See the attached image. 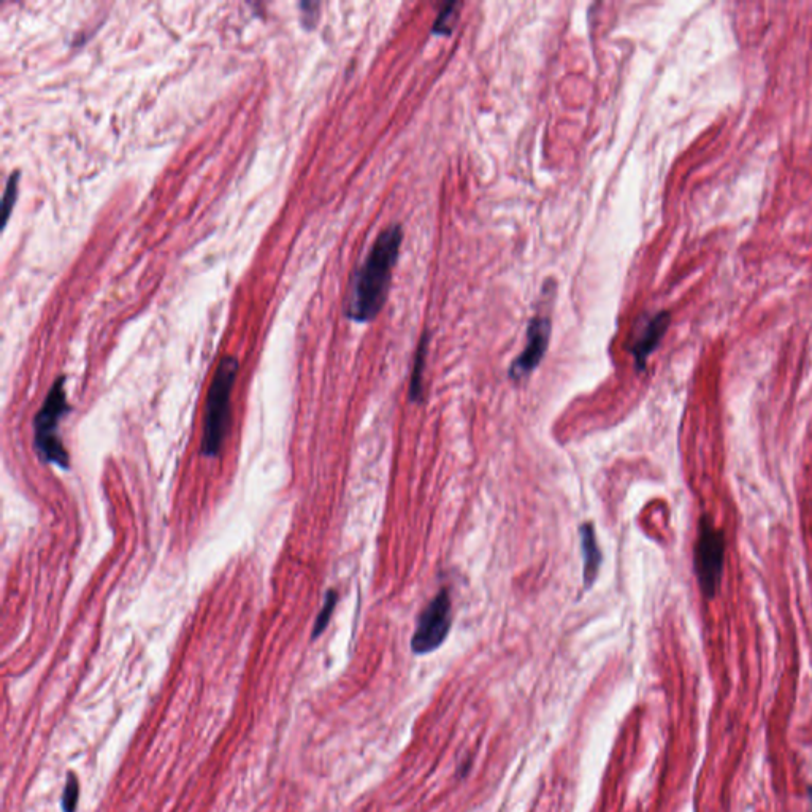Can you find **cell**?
<instances>
[{"label":"cell","instance_id":"6da1fadb","mask_svg":"<svg viewBox=\"0 0 812 812\" xmlns=\"http://www.w3.org/2000/svg\"><path fill=\"white\" fill-rule=\"evenodd\" d=\"M403 242L400 226L387 227L373 243L367 259L354 276L346 316L356 322H370L380 315L391 288L392 270L399 261Z\"/></svg>","mask_w":812,"mask_h":812},{"label":"cell","instance_id":"7c38bea8","mask_svg":"<svg viewBox=\"0 0 812 812\" xmlns=\"http://www.w3.org/2000/svg\"><path fill=\"white\" fill-rule=\"evenodd\" d=\"M18 183H20V173H12V175L8 177L4 197H2V216H4V227L7 226L10 213H12L13 207H15L16 197H18Z\"/></svg>","mask_w":812,"mask_h":812},{"label":"cell","instance_id":"52a82bcc","mask_svg":"<svg viewBox=\"0 0 812 812\" xmlns=\"http://www.w3.org/2000/svg\"><path fill=\"white\" fill-rule=\"evenodd\" d=\"M668 326H670V313H668V311H660L657 315L652 316V318L646 322V326L641 329L640 335L636 337L635 343H633L632 348H630L633 357H635L636 368H638V370H644L648 357L651 356L652 351L659 346L660 340H662L663 335L667 332Z\"/></svg>","mask_w":812,"mask_h":812},{"label":"cell","instance_id":"30bf717a","mask_svg":"<svg viewBox=\"0 0 812 812\" xmlns=\"http://www.w3.org/2000/svg\"><path fill=\"white\" fill-rule=\"evenodd\" d=\"M460 7H462L460 2H446V4L441 5L437 20L433 23L432 34L451 35L452 31H454L457 16H459Z\"/></svg>","mask_w":812,"mask_h":812},{"label":"cell","instance_id":"8fae6325","mask_svg":"<svg viewBox=\"0 0 812 812\" xmlns=\"http://www.w3.org/2000/svg\"><path fill=\"white\" fill-rule=\"evenodd\" d=\"M337 600V592H335V590H329L326 594V600H324L321 613L318 614V619H316L315 627H313V640L318 638V636L327 629L330 617L334 614L335 606H337Z\"/></svg>","mask_w":812,"mask_h":812},{"label":"cell","instance_id":"9c48e42d","mask_svg":"<svg viewBox=\"0 0 812 812\" xmlns=\"http://www.w3.org/2000/svg\"><path fill=\"white\" fill-rule=\"evenodd\" d=\"M427 349H429V332H424L419 341L418 349L414 354L413 373L410 381L411 402H421L422 400V380H424V368H426Z\"/></svg>","mask_w":812,"mask_h":812},{"label":"cell","instance_id":"3957f363","mask_svg":"<svg viewBox=\"0 0 812 812\" xmlns=\"http://www.w3.org/2000/svg\"><path fill=\"white\" fill-rule=\"evenodd\" d=\"M70 406L67 402L66 378L61 376L46 395L45 402L34 419V441L37 454L46 464L69 468L70 457L66 446L59 440L58 424Z\"/></svg>","mask_w":812,"mask_h":812},{"label":"cell","instance_id":"5b68a950","mask_svg":"<svg viewBox=\"0 0 812 812\" xmlns=\"http://www.w3.org/2000/svg\"><path fill=\"white\" fill-rule=\"evenodd\" d=\"M451 625V598L448 590L443 589L430 600L419 616L416 632L411 638L414 654L424 655L437 651L448 638Z\"/></svg>","mask_w":812,"mask_h":812},{"label":"cell","instance_id":"8992f818","mask_svg":"<svg viewBox=\"0 0 812 812\" xmlns=\"http://www.w3.org/2000/svg\"><path fill=\"white\" fill-rule=\"evenodd\" d=\"M549 338H551V319L541 315L530 319L527 327V345L521 356L511 364V380H525L541 364L544 354L548 351Z\"/></svg>","mask_w":812,"mask_h":812},{"label":"cell","instance_id":"277c9868","mask_svg":"<svg viewBox=\"0 0 812 812\" xmlns=\"http://www.w3.org/2000/svg\"><path fill=\"white\" fill-rule=\"evenodd\" d=\"M724 559V533L714 527L708 516H703L695 544L694 565L701 592L708 598H713L721 586Z\"/></svg>","mask_w":812,"mask_h":812},{"label":"cell","instance_id":"7a4b0ae2","mask_svg":"<svg viewBox=\"0 0 812 812\" xmlns=\"http://www.w3.org/2000/svg\"><path fill=\"white\" fill-rule=\"evenodd\" d=\"M238 361L227 356L221 359L210 384L203 421L202 454L219 456L230 429V399L237 380Z\"/></svg>","mask_w":812,"mask_h":812},{"label":"cell","instance_id":"ba28073f","mask_svg":"<svg viewBox=\"0 0 812 812\" xmlns=\"http://www.w3.org/2000/svg\"><path fill=\"white\" fill-rule=\"evenodd\" d=\"M579 538H581V551H583L584 560V589L589 590L590 587L594 586L603 559L602 552L598 548L597 537H595L594 524L586 522V524L581 525Z\"/></svg>","mask_w":812,"mask_h":812},{"label":"cell","instance_id":"4fadbf2b","mask_svg":"<svg viewBox=\"0 0 812 812\" xmlns=\"http://www.w3.org/2000/svg\"><path fill=\"white\" fill-rule=\"evenodd\" d=\"M78 803V781L73 774H69L66 784V792L62 795V808L66 812H73Z\"/></svg>","mask_w":812,"mask_h":812}]
</instances>
